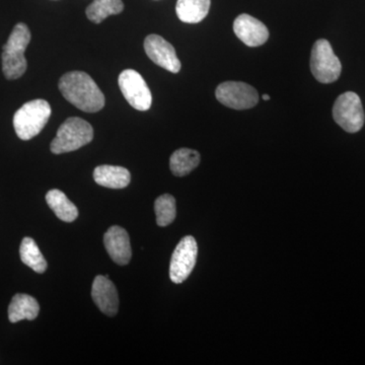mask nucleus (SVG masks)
<instances>
[{"label":"nucleus","instance_id":"nucleus-7","mask_svg":"<svg viewBox=\"0 0 365 365\" xmlns=\"http://www.w3.org/2000/svg\"><path fill=\"white\" fill-rule=\"evenodd\" d=\"M216 98L225 107L235 110H248L259 102L256 88L241 81H225L217 86Z\"/></svg>","mask_w":365,"mask_h":365},{"label":"nucleus","instance_id":"nucleus-6","mask_svg":"<svg viewBox=\"0 0 365 365\" xmlns=\"http://www.w3.org/2000/svg\"><path fill=\"white\" fill-rule=\"evenodd\" d=\"M333 118L341 128L349 133H356L364 127L365 115L361 100L357 93L346 91L336 100Z\"/></svg>","mask_w":365,"mask_h":365},{"label":"nucleus","instance_id":"nucleus-9","mask_svg":"<svg viewBox=\"0 0 365 365\" xmlns=\"http://www.w3.org/2000/svg\"><path fill=\"white\" fill-rule=\"evenodd\" d=\"M198 246L193 237H185L178 244L170 265V280L177 284L184 282L195 267Z\"/></svg>","mask_w":365,"mask_h":365},{"label":"nucleus","instance_id":"nucleus-17","mask_svg":"<svg viewBox=\"0 0 365 365\" xmlns=\"http://www.w3.org/2000/svg\"><path fill=\"white\" fill-rule=\"evenodd\" d=\"M46 202L62 222H72L78 218V207L58 189L50 190L48 192Z\"/></svg>","mask_w":365,"mask_h":365},{"label":"nucleus","instance_id":"nucleus-22","mask_svg":"<svg viewBox=\"0 0 365 365\" xmlns=\"http://www.w3.org/2000/svg\"><path fill=\"white\" fill-rule=\"evenodd\" d=\"M262 98H263L264 101H269V100H270V96L263 95V96H262Z\"/></svg>","mask_w":365,"mask_h":365},{"label":"nucleus","instance_id":"nucleus-16","mask_svg":"<svg viewBox=\"0 0 365 365\" xmlns=\"http://www.w3.org/2000/svg\"><path fill=\"white\" fill-rule=\"evenodd\" d=\"M211 0H178L176 13L182 23L198 24L207 16Z\"/></svg>","mask_w":365,"mask_h":365},{"label":"nucleus","instance_id":"nucleus-18","mask_svg":"<svg viewBox=\"0 0 365 365\" xmlns=\"http://www.w3.org/2000/svg\"><path fill=\"white\" fill-rule=\"evenodd\" d=\"M200 160L198 151L180 148L175 151L170 158V169L175 176H187L198 167Z\"/></svg>","mask_w":365,"mask_h":365},{"label":"nucleus","instance_id":"nucleus-15","mask_svg":"<svg viewBox=\"0 0 365 365\" xmlns=\"http://www.w3.org/2000/svg\"><path fill=\"white\" fill-rule=\"evenodd\" d=\"M40 306L37 300L28 294L14 295L9 307V319L11 323H18L23 319L33 321L39 314Z\"/></svg>","mask_w":365,"mask_h":365},{"label":"nucleus","instance_id":"nucleus-3","mask_svg":"<svg viewBox=\"0 0 365 365\" xmlns=\"http://www.w3.org/2000/svg\"><path fill=\"white\" fill-rule=\"evenodd\" d=\"M51 116V107L47 101L38 98L21 106L14 116V127L21 140L37 136Z\"/></svg>","mask_w":365,"mask_h":365},{"label":"nucleus","instance_id":"nucleus-2","mask_svg":"<svg viewBox=\"0 0 365 365\" xmlns=\"http://www.w3.org/2000/svg\"><path fill=\"white\" fill-rule=\"evenodd\" d=\"M31 32L26 24L14 26L2 50V71L9 81L20 78L26 71L25 51L30 44Z\"/></svg>","mask_w":365,"mask_h":365},{"label":"nucleus","instance_id":"nucleus-14","mask_svg":"<svg viewBox=\"0 0 365 365\" xmlns=\"http://www.w3.org/2000/svg\"><path fill=\"white\" fill-rule=\"evenodd\" d=\"M93 180L100 186L110 189L126 188L131 181L130 172L117 165H98L93 170Z\"/></svg>","mask_w":365,"mask_h":365},{"label":"nucleus","instance_id":"nucleus-12","mask_svg":"<svg viewBox=\"0 0 365 365\" xmlns=\"http://www.w3.org/2000/svg\"><path fill=\"white\" fill-rule=\"evenodd\" d=\"M91 297L102 313L109 317L116 316L119 309V295L116 287L108 276L98 275L95 278Z\"/></svg>","mask_w":365,"mask_h":365},{"label":"nucleus","instance_id":"nucleus-10","mask_svg":"<svg viewBox=\"0 0 365 365\" xmlns=\"http://www.w3.org/2000/svg\"><path fill=\"white\" fill-rule=\"evenodd\" d=\"M144 50L151 61L165 71L178 73L181 71V62L178 58L174 46L160 36L151 34L144 40Z\"/></svg>","mask_w":365,"mask_h":365},{"label":"nucleus","instance_id":"nucleus-19","mask_svg":"<svg viewBox=\"0 0 365 365\" xmlns=\"http://www.w3.org/2000/svg\"><path fill=\"white\" fill-rule=\"evenodd\" d=\"M21 260L35 272L44 273L48 267L47 261L41 253L39 247L32 237H25L20 248Z\"/></svg>","mask_w":365,"mask_h":365},{"label":"nucleus","instance_id":"nucleus-1","mask_svg":"<svg viewBox=\"0 0 365 365\" xmlns=\"http://www.w3.org/2000/svg\"><path fill=\"white\" fill-rule=\"evenodd\" d=\"M58 88L64 98L81 111L97 113L104 108V93L86 72L64 74L59 79Z\"/></svg>","mask_w":365,"mask_h":365},{"label":"nucleus","instance_id":"nucleus-8","mask_svg":"<svg viewBox=\"0 0 365 365\" xmlns=\"http://www.w3.org/2000/svg\"><path fill=\"white\" fill-rule=\"evenodd\" d=\"M119 88L124 98L138 111H148L153 103L150 88L146 85L143 76L133 69H126L120 73Z\"/></svg>","mask_w":365,"mask_h":365},{"label":"nucleus","instance_id":"nucleus-5","mask_svg":"<svg viewBox=\"0 0 365 365\" xmlns=\"http://www.w3.org/2000/svg\"><path fill=\"white\" fill-rule=\"evenodd\" d=\"M311 71L314 78L322 83H332L340 78L342 66L329 41L321 39L314 43Z\"/></svg>","mask_w":365,"mask_h":365},{"label":"nucleus","instance_id":"nucleus-20","mask_svg":"<svg viewBox=\"0 0 365 365\" xmlns=\"http://www.w3.org/2000/svg\"><path fill=\"white\" fill-rule=\"evenodd\" d=\"M122 0H93L86 9V16L95 24H101L108 16L123 11Z\"/></svg>","mask_w":365,"mask_h":365},{"label":"nucleus","instance_id":"nucleus-4","mask_svg":"<svg viewBox=\"0 0 365 365\" xmlns=\"http://www.w3.org/2000/svg\"><path fill=\"white\" fill-rule=\"evenodd\" d=\"M93 138V129L91 125L81 118L71 117L59 127L50 148L55 155L71 153L91 143Z\"/></svg>","mask_w":365,"mask_h":365},{"label":"nucleus","instance_id":"nucleus-13","mask_svg":"<svg viewBox=\"0 0 365 365\" xmlns=\"http://www.w3.org/2000/svg\"><path fill=\"white\" fill-rule=\"evenodd\" d=\"M105 248L118 265H127L131 260L132 250L128 232L125 228L114 225L104 235Z\"/></svg>","mask_w":365,"mask_h":365},{"label":"nucleus","instance_id":"nucleus-11","mask_svg":"<svg viewBox=\"0 0 365 365\" xmlns=\"http://www.w3.org/2000/svg\"><path fill=\"white\" fill-rule=\"evenodd\" d=\"M234 32L244 44L249 47H258L269 39L267 26L250 14H242L234 21Z\"/></svg>","mask_w":365,"mask_h":365},{"label":"nucleus","instance_id":"nucleus-21","mask_svg":"<svg viewBox=\"0 0 365 365\" xmlns=\"http://www.w3.org/2000/svg\"><path fill=\"white\" fill-rule=\"evenodd\" d=\"M157 223L160 227H168L177 215L176 199L170 194L158 197L155 203Z\"/></svg>","mask_w":365,"mask_h":365}]
</instances>
